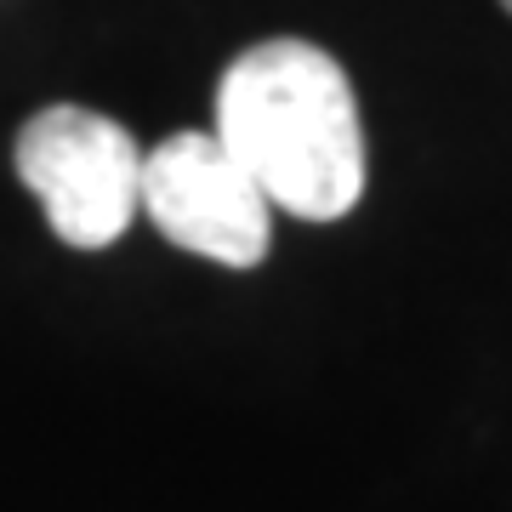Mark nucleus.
I'll return each mask as SVG.
<instances>
[{
	"mask_svg": "<svg viewBox=\"0 0 512 512\" xmlns=\"http://www.w3.org/2000/svg\"><path fill=\"white\" fill-rule=\"evenodd\" d=\"M217 143L268 205L302 222L348 217L365 194V131L342 63L308 40H262L222 69Z\"/></svg>",
	"mask_w": 512,
	"mask_h": 512,
	"instance_id": "obj_1",
	"label": "nucleus"
},
{
	"mask_svg": "<svg viewBox=\"0 0 512 512\" xmlns=\"http://www.w3.org/2000/svg\"><path fill=\"white\" fill-rule=\"evenodd\" d=\"M12 160L52 222V234L74 251H103L137 217L143 148L109 114L52 103L18 131Z\"/></svg>",
	"mask_w": 512,
	"mask_h": 512,
	"instance_id": "obj_2",
	"label": "nucleus"
},
{
	"mask_svg": "<svg viewBox=\"0 0 512 512\" xmlns=\"http://www.w3.org/2000/svg\"><path fill=\"white\" fill-rule=\"evenodd\" d=\"M137 211L160 228L177 251L211 256L222 268H256L268 256V194L251 171L217 143V131H171L143 154Z\"/></svg>",
	"mask_w": 512,
	"mask_h": 512,
	"instance_id": "obj_3",
	"label": "nucleus"
},
{
	"mask_svg": "<svg viewBox=\"0 0 512 512\" xmlns=\"http://www.w3.org/2000/svg\"><path fill=\"white\" fill-rule=\"evenodd\" d=\"M501 6H507V12H512V0H501Z\"/></svg>",
	"mask_w": 512,
	"mask_h": 512,
	"instance_id": "obj_4",
	"label": "nucleus"
}]
</instances>
